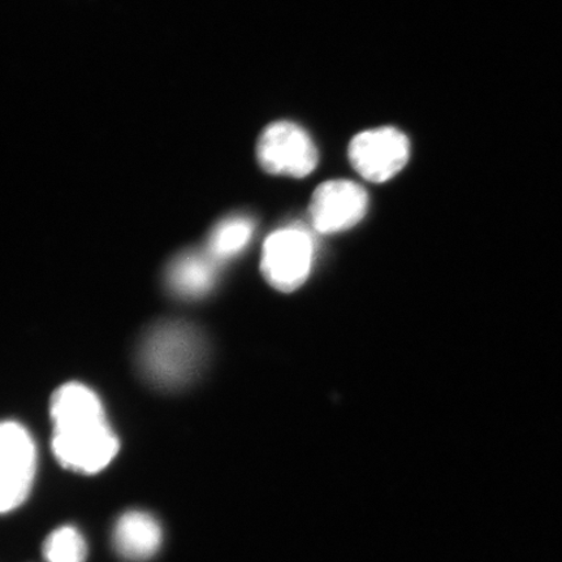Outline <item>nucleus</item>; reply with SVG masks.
Masks as SVG:
<instances>
[{"label":"nucleus","mask_w":562,"mask_h":562,"mask_svg":"<svg viewBox=\"0 0 562 562\" xmlns=\"http://www.w3.org/2000/svg\"><path fill=\"white\" fill-rule=\"evenodd\" d=\"M53 452L70 472L94 475L114 461L121 445L112 430L101 398L81 383L54 392L50 404Z\"/></svg>","instance_id":"1"},{"label":"nucleus","mask_w":562,"mask_h":562,"mask_svg":"<svg viewBox=\"0 0 562 562\" xmlns=\"http://www.w3.org/2000/svg\"><path fill=\"white\" fill-rule=\"evenodd\" d=\"M203 356L205 344L194 327L164 322L145 336L139 362L150 382L164 389H178L195 375Z\"/></svg>","instance_id":"2"},{"label":"nucleus","mask_w":562,"mask_h":562,"mask_svg":"<svg viewBox=\"0 0 562 562\" xmlns=\"http://www.w3.org/2000/svg\"><path fill=\"white\" fill-rule=\"evenodd\" d=\"M314 241L301 227L273 232L263 245L261 270L269 283L280 292L299 290L311 276Z\"/></svg>","instance_id":"3"},{"label":"nucleus","mask_w":562,"mask_h":562,"mask_svg":"<svg viewBox=\"0 0 562 562\" xmlns=\"http://www.w3.org/2000/svg\"><path fill=\"white\" fill-rule=\"evenodd\" d=\"M259 165L271 175L305 178L318 164V151L311 136L290 122L272 123L257 145Z\"/></svg>","instance_id":"4"},{"label":"nucleus","mask_w":562,"mask_h":562,"mask_svg":"<svg viewBox=\"0 0 562 562\" xmlns=\"http://www.w3.org/2000/svg\"><path fill=\"white\" fill-rule=\"evenodd\" d=\"M409 156V139L392 126L362 132L349 145L351 166L371 182L392 179L403 170Z\"/></svg>","instance_id":"5"},{"label":"nucleus","mask_w":562,"mask_h":562,"mask_svg":"<svg viewBox=\"0 0 562 562\" xmlns=\"http://www.w3.org/2000/svg\"><path fill=\"white\" fill-rule=\"evenodd\" d=\"M368 206V193L357 182L331 180L316 188L308 215L316 232L334 235L360 223Z\"/></svg>","instance_id":"6"},{"label":"nucleus","mask_w":562,"mask_h":562,"mask_svg":"<svg viewBox=\"0 0 562 562\" xmlns=\"http://www.w3.org/2000/svg\"><path fill=\"white\" fill-rule=\"evenodd\" d=\"M112 542L119 557L131 562H145L158 553L164 543V531L149 513L130 510L119 517Z\"/></svg>","instance_id":"7"},{"label":"nucleus","mask_w":562,"mask_h":562,"mask_svg":"<svg viewBox=\"0 0 562 562\" xmlns=\"http://www.w3.org/2000/svg\"><path fill=\"white\" fill-rule=\"evenodd\" d=\"M220 276V263L205 251H186L167 269V283L186 299H200L213 291Z\"/></svg>","instance_id":"8"},{"label":"nucleus","mask_w":562,"mask_h":562,"mask_svg":"<svg viewBox=\"0 0 562 562\" xmlns=\"http://www.w3.org/2000/svg\"><path fill=\"white\" fill-rule=\"evenodd\" d=\"M255 223L248 216L236 215L217 223L211 232L206 251L217 263L234 258L248 246L255 234Z\"/></svg>","instance_id":"9"},{"label":"nucleus","mask_w":562,"mask_h":562,"mask_svg":"<svg viewBox=\"0 0 562 562\" xmlns=\"http://www.w3.org/2000/svg\"><path fill=\"white\" fill-rule=\"evenodd\" d=\"M0 460L37 472V448L30 431L18 422H0Z\"/></svg>","instance_id":"10"},{"label":"nucleus","mask_w":562,"mask_h":562,"mask_svg":"<svg viewBox=\"0 0 562 562\" xmlns=\"http://www.w3.org/2000/svg\"><path fill=\"white\" fill-rule=\"evenodd\" d=\"M34 470L0 460V515L21 507L31 495Z\"/></svg>","instance_id":"11"},{"label":"nucleus","mask_w":562,"mask_h":562,"mask_svg":"<svg viewBox=\"0 0 562 562\" xmlns=\"http://www.w3.org/2000/svg\"><path fill=\"white\" fill-rule=\"evenodd\" d=\"M88 543L74 526H60L45 539L42 554L46 562H87Z\"/></svg>","instance_id":"12"}]
</instances>
